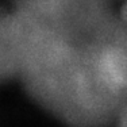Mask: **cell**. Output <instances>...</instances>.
Wrapping results in <instances>:
<instances>
[{"mask_svg":"<svg viewBox=\"0 0 127 127\" xmlns=\"http://www.w3.org/2000/svg\"><path fill=\"white\" fill-rule=\"evenodd\" d=\"M120 14H122V19H123V22H125L126 25H127V0H125V3H123Z\"/></svg>","mask_w":127,"mask_h":127,"instance_id":"1","label":"cell"},{"mask_svg":"<svg viewBox=\"0 0 127 127\" xmlns=\"http://www.w3.org/2000/svg\"><path fill=\"white\" fill-rule=\"evenodd\" d=\"M119 127H127V108L123 111L122 116H120V122H119Z\"/></svg>","mask_w":127,"mask_h":127,"instance_id":"2","label":"cell"}]
</instances>
